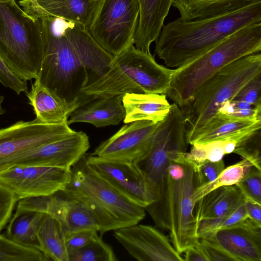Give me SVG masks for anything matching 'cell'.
Masks as SVG:
<instances>
[{
    "label": "cell",
    "mask_w": 261,
    "mask_h": 261,
    "mask_svg": "<svg viewBox=\"0 0 261 261\" xmlns=\"http://www.w3.org/2000/svg\"><path fill=\"white\" fill-rule=\"evenodd\" d=\"M62 193L20 199L16 208L41 212L54 217L59 222L65 237L84 229L98 232V223L88 207L77 199Z\"/></svg>",
    "instance_id": "4fadbf2b"
},
{
    "label": "cell",
    "mask_w": 261,
    "mask_h": 261,
    "mask_svg": "<svg viewBox=\"0 0 261 261\" xmlns=\"http://www.w3.org/2000/svg\"><path fill=\"white\" fill-rule=\"evenodd\" d=\"M261 120V107L231 99L221 106L216 117Z\"/></svg>",
    "instance_id": "836d02e7"
},
{
    "label": "cell",
    "mask_w": 261,
    "mask_h": 261,
    "mask_svg": "<svg viewBox=\"0 0 261 261\" xmlns=\"http://www.w3.org/2000/svg\"><path fill=\"white\" fill-rule=\"evenodd\" d=\"M0 84L8 88L17 94L27 92V81L22 80L15 75L8 67L0 56Z\"/></svg>",
    "instance_id": "f35d334b"
},
{
    "label": "cell",
    "mask_w": 261,
    "mask_h": 261,
    "mask_svg": "<svg viewBox=\"0 0 261 261\" xmlns=\"http://www.w3.org/2000/svg\"><path fill=\"white\" fill-rule=\"evenodd\" d=\"M45 215L16 208L9 220L5 236L20 245L40 250L37 234Z\"/></svg>",
    "instance_id": "d4e9b609"
},
{
    "label": "cell",
    "mask_w": 261,
    "mask_h": 261,
    "mask_svg": "<svg viewBox=\"0 0 261 261\" xmlns=\"http://www.w3.org/2000/svg\"><path fill=\"white\" fill-rule=\"evenodd\" d=\"M175 71L132 44L115 56L108 71L83 88L81 94L88 102L126 93L166 94Z\"/></svg>",
    "instance_id": "277c9868"
},
{
    "label": "cell",
    "mask_w": 261,
    "mask_h": 261,
    "mask_svg": "<svg viewBox=\"0 0 261 261\" xmlns=\"http://www.w3.org/2000/svg\"><path fill=\"white\" fill-rule=\"evenodd\" d=\"M43 56L36 82L69 102L85 105L82 89L102 76L114 58L93 39L88 29L57 18H39Z\"/></svg>",
    "instance_id": "6da1fadb"
},
{
    "label": "cell",
    "mask_w": 261,
    "mask_h": 261,
    "mask_svg": "<svg viewBox=\"0 0 261 261\" xmlns=\"http://www.w3.org/2000/svg\"><path fill=\"white\" fill-rule=\"evenodd\" d=\"M71 177V168L14 165L0 170V182L12 191L18 200L62 191Z\"/></svg>",
    "instance_id": "8fae6325"
},
{
    "label": "cell",
    "mask_w": 261,
    "mask_h": 261,
    "mask_svg": "<svg viewBox=\"0 0 261 261\" xmlns=\"http://www.w3.org/2000/svg\"><path fill=\"white\" fill-rule=\"evenodd\" d=\"M37 236L40 250L49 260L69 261L65 237L55 218L46 214Z\"/></svg>",
    "instance_id": "83f0119b"
},
{
    "label": "cell",
    "mask_w": 261,
    "mask_h": 261,
    "mask_svg": "<svg viewBox=\"0 0 261 261\" xmlns=\"http://www.w3.org/2000/svg\"><path fill=\"white\" fill-rule=\"evenodd\" d=\"M199 239L220 250L230 260H261V224L248 217Z\"/></svg>",
    "instance_id": "ac0fdd59"
},
{
    "label": "cell",
    "mask_w": 261,
    "mask_h": 261,
    "mask_svg": "<svg viewBox=\"0 0 261 261\" xmlns=\"http://www.w3.org/2000/svg\"><path fill=\"white\" fill-rule=\"evenodd\" d=\"M188 145L185 117L179 106L173 103L155 130L149 150L135 163L149 186L155 201L159 197L160 187L169 165L173 161H177L186 152Z\"/></svg>",
    "instance_id": "9c48e42d"
},
{
    "label": "cell",
    "mask_w": 261,
    "mask_h": 261,
    "mask_svg": "<svg viewBox=\"0 0 261 261\" xmlns=\"http://www.w3.org/2000/svg\"><path fill=\"white\" fill-rule=\"evenodd\" d=\"M100 0H19L18 4L34 18L53 17L88 29Z\"/></svg>",
    "instance_id": "d6986e66"
},
{
    "label": "cell",
    "mask_w": 261,
    "mask_h": 261,
    "mask_svg": "<svg viewBox=\"0 0 261 261\" xmlns=\"http://www.w3.org/2000/svg\"><path fill=\"white\" fill-rule=\"evenodd\" d=\"M139 17L137 0H100L88 31L102 49L115 57L134 44Z\"/></svg>",
    "instance_id": "30bf717a"
},
{
    "label": "cell",
    "mask_w": 261,
    "mask_h": 261,
    "mask_svg": "<svg viewBox=\"0 0 261 261\" xmlns=\"http://www.w3.org/2000/svg\"><path fill=\"white\" fill-rule=\"evenodd\" d=\"M10 1H11V0H0V3H6V2H9Z\"/></svg>",
    "instance_id": "f6af8a7d"
},
{
    "label": "cell",
    "mask_w": 261,
    "mask_h": 261,
    "mask_svg": "<svg viewBox=\"0 0 261 261\" xmlns=\"http://www.w3.org/2000/svg\"><path fill=\"white\" fill-rule=\"evenodd\" d=\"M125 123L138 120L158 123L169 112L171 105L164 94L126 93L122 97Z\"/></svg>",
    "instance_id": "603a6c76"
},
{
    "label": "cell",
    "mask_w": 261,
    "mask_h": 261,
    "mask_svg": "<svg viewBox=\"0 0 261 261\" xmlns=\"http://www.w3.org/2000/svg\"><path fill=\"white\" fill-rule=\"evenodd\" d=\"M25 93L36 118L45 124L67 122L70 115L83 105L81 101H67L36 82Z\"/></svg>",
    "instance_id": "ffe728a7"
},
{
    "label": "cell",
    "mask_w": 261,
    "mask_h": 261,
    "mask_svg": "<svg viewBox=\"0 0 261 261\" xmlns=\"http://www.w3.org/2000/svg\"><path fill=\"white\" fill-rule=\"evenodd\" d=\"M88 167L134 203L145 208L154 198L141 171L135 163L84 155Z\"/></svg>",
    "instance_id": "5bb4252c"
},
{
    "label": "cell",
    "mask_w": 261,
    "mask_h": 261,
    "mask_svg": "<svg viewBox=\"0 0 261 261\" xmlns=\"http://www.w3.org/2000/svg\"><path fill=\"white\" fill-rule=\"evenodd\" d=\"M247 218L244 201L220 217L199 221L197 225L198 238L199 239L219 230L238 224Z\"/></svg>",
    "instance_id": "f546056e"
},
{
    "label": "cell",
    "mask_w": 261,
    "mask_h": 261,
    "mask_svg": "<svg viewBox=\"0 0 261 261\" xmlns=\"http://www.w3.org/2000/svg\"><path fill=\"white\" fill-rule=\"evenodd\" d=\"M75 131L67 122L50 124L37 119L19 121L0 129V170L15 156L40 145L69 136Z\"/></svg>",
    "instance_id": "7c38bea8"
},
{
    "label": "cell",
    "mask_w": 261,
    "mask_h": 261,
    "mask_svg": "<svg viewBox=\"0 0 261 261\" xmlns=\"http://www.w3.org/2000/svg\"><path fill=\"white\" fill-rule=\"evenodd\" d=\"M161 121L154 123L148 120H138L126 124L102 142L92 154L135 163L149 150L153 134Z\"/></svg>",
    "instance_id": "2e32d148"
},
{
    "label": "cell",
    "mask_w": 261,
    "mask_h": 261,
    "mask_svg": "<svg viewBox=\"0 0 261 261\" xmlns=\"http://www.w3.org/2000/svg\"><path fill=\"white\" fill-rule=\"evenodd\" d=\"M49 260L40 250L23 246L0 234V261Z\"/></svg>",
    "instance_id": "1f68e13d"
},
{
    "label": "cell",
    "mask_w": 261,
    "mask_h": 261,
    "mask_svg": "<svg viewBox=\"0 0 261 261\" xmlns=\"http://www.w3.org/2000/svg\"><path fill=\"white\" fill-rule=\"evenodd\" d=\"M225 140H220L205 143H194L190 152H186L184 158L197 167L205 161L216 162L226 154Z\"/></svg>",
    "instance_id": "d6a6232c"
},
{
    "label": "cell",
    "mask_w": 261,
    "mask_h": 261,
    "mask_svg": "<svg viewBox=\"0 0 261 261\" xmlns=\"http://www.w3.org/2000/svg\"><path fill=\"white\" fill-rule=\"evenodd\" d=\"M260 50L261 22L247 25L176 68L165 95L182 108L192 100L199 88L219 70L244 56Z\"/></svg>",
    "instance_id": "5b68a950"
},
{
    "label": "cell",
    "mask_w": 261,
    "mask_h": 261,
    "mask_svg": "<svg viewBox=\"0 0 261 261\" xmlns=\"http://www.w3.org/2000/svg\"><path fill=\"white\" fill-rule=\"evenodd\" d=\"M250 0H173L172 5L180 18L192 20L208 17L238 9Z\"/></svg>",
    "instance_id": "4316f807"
},
{
    "label": "cell",
    "mask_w": 261,
    "mask_h": 261,
    "mask_svg": "<svg viewBox=\"0 0 261 261\" xmlns=\"http://www.w3.org/2000/svg\"><path fill=\"white\" fill-rule=\"evenodd\" d=\"M244 204L248 217L261 224V204L246 198Z\"/></svg>",
    "instance_id": "7bdbcfd3"
},
{
    "label": "cell",
    "mask_w": 261,
    "mask_h": 261,
    "mask_svg": "<svg viewBox=\"0 0 261 261\" xmlns=\"http://www.w3.org/2000/svg\"><path fill=\"white\" fill-rule=\"evenodd\" d=\"M184 260L208 261L207 257L199 242L187 249L185 252Z\"/></svg>",
    "instance_id": "b9f144b4"
},
{
    "label": "cell",
    "mask_w": 261,
    "mask_h": 261,
    "mask_svg": "<svg viewBox=\"0 0 261 261\" xmlns=\"http://www.w3.org/2000/svg\"><path fill=\"white\" fill-rule=\"evenodd\" d=\"M261 22V0L201 18H178L162 27L155 53L168 67L178 68L205 53L240 29Z\"/></svg>",
    "instance_id": "7a4b0ae2"
},
{
    "label": "cell",
    "mask_w": 261,
    "mask_h": 261,
    "mask_svg": "<svg viewBox=\"0 0 261 261\" xmlns=\"http://www.w3.org/2000/svg\"><path fill=\"white\" fill-rule=\"evenodd\" d=\"M183 155L169 165L158 198L144 208L158 227L168 230L172 245L180 254L199 242L193 196L201 185L197 166Z\"/></svg>",
    "instance_id": "3957f363"
},
{
    "label": "cell",
    "mask_w": 261,
    "mask_h": 261,
    "mask_svg": "<svg viewBox=\"0 0 261 261\" xmlns=\"http://www.w3.org/2000/svg\"><path fill=\"white\" fill-rule=\"evenodd\" d=\"M244 199L236 185L221 187L212 190L194 204L193 215L197 225L201 220L222 216Z\"/></svg>",
    "instance_id": "cb8c5ba5"
},
{
    "label": "cell",
    "mask_w": 261,
    "mask_h": 261,
    "mask_svg": "<svg viewBox=\"0 0 261 261\" xmlns=\"http://www.w3.org/2000/svg\"><path fill=\"white\" fill-rule=\"evenodd\" d=\"M233 152L248 160L254 167L261 171L260 129L242 141Z\"/></svg>",
    "instance_id": "e575fe53"
},
{
    "label": "cell",
    "mask_w": 261,
    "mask_h": 261,
    "mask_svg": "<svg viewBox=\"0 0 261 261\" xmlns=\"http://www.w3.org/2000/svg\"><path fill=\"white\" fill-rule=\"evenodd\" d=\"M113 235L138 260H184L168 238L152 226L137 224L115 230Z\"/></svg>",
    "instance_id": "e0dca14e"
},
{
    "label": "cell",
    "mask_w": 261,
    "mask_h": 261,
    "mask_svg": "<svg viewBox=\"0 0 261 261\" xmlns=\"http://www.w3.org/2000/svg\"><path fill=\"white\" fill-rule=\"evenodd\" d=\"M260 128L261 120L217 116L205 127L194 143H205L233 138L246 133L260 129Z\"/></svg>",
    "instance_id": "484cf974"
},
{
    "label": "cell",
    "mask_w": 261,
    "mask_h": 261,
    "mask_svg": "<svg viewBox=\"0 0 261 261\" xmlns=\"http://www.w3.org/2000/svg\"><path fill=\"white\" fill-rule=\"evenodd\" d=\"M137 1L139 17L134 45L138 49L150 53V45L157 40L173 0Z\"/></svg>",
    "instance_id": "44dd1931"
},
{
    "label": "cell",
    "mask_w": 261,
    "mask_h": 261,
    "mask_svg": "<svg viewBox=\"0 0 261 261\" xmlns=\"http://www.w3.org/2000/svg\"><path fill=\"white\" fill-rule=\"evenodd\" d=\"M97 232L94 229H84L73 232L66 236L65 243L68 255L89 243L97 234Z\"/></svg>",
    "instance_id": "ab89813d"
},
{
    "label": "cell",
    "mask_w": 261,
    "mask_h": 261,
    "mask_svg": "<svg viewBox=\"0 0 261 261\" xmlns=\"http://www.w3.org/2000/svg\"><path fill=\"white\" fill-rule=\"evenodd\" d=\"M40 18L28 15L16 0L0 3V56L20 79H35L43 59Z\"/></svg>",
    "instance_id": "ba28073f"
},
{
    "label": "cell",
    "mask_w": 261,
    "mask_h": 261,
    "mask_svg": "<svg viewBox=\"0 0 261 261\" xmlns=\"http://www.w3.org/2000/svg\"><path fill=\"white\" fill-rule=\"evenodd\" d=\"M112 248L97 234L81 249L69 254V261H116Z\"/></svg>",
    "instance_id": "4dcf8cb0"
},
{
    "label": "cell",
    "mask_w": 261,
    "mask_h": 261,
    "mask_svg": "<svg viewBox=\"0 0 261 261\" xmlns=\"http://www.w3.org/2000/svg\"><path fill=\"white\" fill-rule=\"evenodd\" d=\"M232 99L261 107V74L247 83Z\"/></svg>",
    "instance_id": "8d00e7d4"
},
{
    "label": "cell",
    "mask_w": 261,
    "mask_h": 261,
    "mask_svg": "<svg viewBox=\"0 0 261 261\" xmlns=\"http://www.w3.org/2000/svg\"><path fill=\"white\" fill-rule=\"evenodd\" d=\"M5 97L3 95H0V116L3 115L5 113V110L2 108V104L4 101Z\"/></svg>",
    "instance_id": "ee69618b"
},
{
    "label": "cell",
    "mask_w": 261,
    "mask_h": 261,
    "mask_svg": "<svg viewBox=\"0 0 261 261\" xmlns=\"http://www.w3.org/2000/svg\"><path fill=\"white\" fill-rule=\"evenodd\" d=\"M18 201L16 195L0 182V232L9 221Z\"/></svg>",
    "instance_id": "74e56055"
},
{
    "label": "cell",
    "mask_w": 261,
    "mask_h": 261,
    "mask_svg": "<svg viewBox=\"0 0 261 261\" xmlns=\"http://www.w3.org/2000/svg\"><path fill=\"white\" fill-rule=\"evenodd\" d=\"M89 147L88 136L83 132L75 131L66 137L19 154L10 160L2 169L14 165L71 168Z\"/></svg>",
    "instance_id": "9a60e30c"
},
{
    "label": "cell",
    "mask_w": 261,
    "mask_h": 261,
    "mask_svg": "<svg viewBox=\"0 0 261 261\" xmlns=\"http://www.w3.org/2000/svg\"><path fill=\"white\" fill-rule=\"evenodd\" d=\"M123 96L100 97L90 101L75 110L68 117L67 124L86 122L96 127L118 125L125 116Z\"/></svg>",
    "instance_id": "7402d4cb"
},
{
    "label": "cell",
    "mask_w": 261,
    "mask_h": 261,
    "mask_svg": "<svg viewBox=\"0 0 261 261\" xmlns=\"http://www.w3.org/2000/svg\"><path fill=\"white\" fill-rule=\"evenodd\" d=\"M236 185L245 198L261 204V171L252 166Z\"/></svg>",
    "instance_id": "d590c367"
},
{
    "label": "cell",
    "mask_w": 261,
    "mask_h": 261,
    "mask_svg": "<svg viewBox=\"0 0 261 261\" xmlns=\"http://www.w3.org/2000/svg\"><path fill=\"white\" fill-rule=\"evenodd\" d=\"M201 185L214 180L225 168L223 160L205 161L197 167Z\"/></svg>",
    "instance_id": "60d3db41"
},
{
    "label": "cell",
    "mask_w": 261,
    "mask_h": 261,
    "mask_svg": "<svg viewBox=\"0 0 261 261\" xmlns=\"http://www.w3.org/2000/svg\"><path fill=\"white\" fill-rule=\"evenodd\" d=\"M261 74L260 52L244 56L205 82L192 100L180 108L186 122V138L192 144L216 117L225 102L231 100L250 80Z\"/></svg>",
    "instance_id": "52a82bcc"
},
{
    "label": "cell",
    "mask_w": 261,
    "mask_h": 261,
    "mask_svg": "<svg viewBox=\"0 0 261 261\" xmlns=\"http://www.w3.org/2000/svg\"><path fill=\"white\" fill-rule=\"evenodd\" d=\"M252 166L251 162L243 159L235 164L225 168L214 180L196 188L193 196L194 204L200 198L216 188L236 185L250 171Z\"/></svg>",
    "instance_id": "f1b7e54d"
},
{
    "label": "cell",
    "mask_w": 261,
    "mask_h": 261,
    "mask_svg": "<svg viewBox=\"0 0 261 261\" xmlns=\"http://www.w3.org/2000/svg\"><path fill=\"white\" fill-rule=\"evenodd\" d=\"M69 182L61 192L84 204L101 234L138 224L146 215L134 203L86 164L84 156L71 168Z\"/></svg>",
    "instance_id": "8992f818"
}]
</instances>
